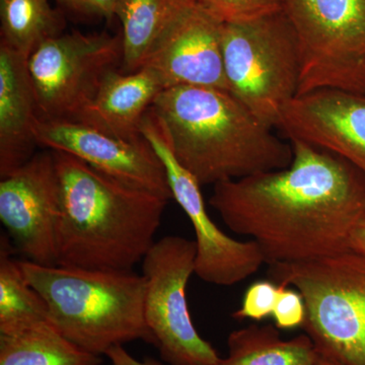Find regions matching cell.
Returning a JSON list of instances; mask_svg holds the SVG:
<instances>
[{"label":"cell","instance_id":"26","mask_svg":"<svg viewBox=\"0 0 365 365\" xmlns=\"http://www.w3.org/2000/svg\"><path fill=\"white\" fill-rule=\"evenodd\" d=\"M105 356L108 357L112 365H165L151 357H146L143 361L136 359L122 345L111 348L109 351L106 353Z\"/></svg>","mask_w":365,"mask_h":365},{"label":"cell","instance_id":"7","mask_svg":"<svg viewBox=\"0 0 365 365\" xmlns=\"http://www.w3.org/2000/svg\"><path fill=\"white\" fill-rule=\"evenodd\" d=\"M300 51L297 96L331 88L365 95V0H283Z\"/></svg>","mask_w":365,"mask_h":365},{"label":"cell","instance_id":"11","mask_svg":"<svg viewBox=\"0 0 365 365\" xmlns=\"http://www.w3.org/2000/svg\"><path fill=\"white\" fill-rule=\"evenodd\" d=\"M61 188L52 150L35 153L0 181V220L26 260L57 265Z\"/></svg>","mask_w":365,"mask_h":365},{"label":"cell","instance_id":"23","mask_svg":"<svg viewBox=\"0 0 365 365\" xmlns=\"http://www.w3.org/2000/svg\"><path fill=\"white\" fill-rule=\"evenodd\" d=\"M277 294L278 284L272 280L252 283L246 290L241 307L232 314V318L260 322L272 317Z\"/></svg>","mask_w":365,"mask_h":365},{"label":"cell","instance_id":"16","mask_svg":"<svg viewBox=\"0 0 365 365\" xmlns=\"http://www.w3.org/2000/svg\"><path fill=\"white\" fill-rule=\"evenodd\" d=\"M38 120L28 58L0 42V178L19 169L35 155Z\"/></svg>","mask_w":365,"mask_h":365},{"label":"cell","instance_id":"21","mask_svg":"<svg viewBox=\"0 0 365 365\" xmlns=\"http://www.w3.org/2000/svg\"><path fill=\"white\" fill-rule=\"evenodd\" d=\"M0 42L26 58L61 30V21L49 0H0Z\"/></svg>","mask_w":365,"mask_h":365},{"label":"cell","instance_id":"20","mask_svg":"<svg viewBox=\"0 0 365 365\" xmlns=\"http://www.w3.org/2000/svg\"><path fill=\"white\" fill-rule=\"evenodd\" d=\"M49 322L42 295L29 282L21 260L13 257L11 237H0V334L25 330Z\"/></svg>","mask_w":365,"mask_h":365},{"label":"cell","instance_id":"10","mask_svg":"<svg viewBox=\"0 0 365 365\" xmlns=\"http://www.w3.org/2000/svg\"><path fill=\"white\" fill-rule=\"evenodd\" d=\"M141 133L162 160L173 198L188 216L195 232V275L209 284L232 287L256 273L265 263L258 245L253 240L237 241L211 220L201 185L178 162L150 109L144 117Z\"/></svg>","mask_w":365,"mask_h":365},{"label":"cell","instance_id":"14","mask_svg":"<svg viewBox=\"0 0 365 365\" xmlns=\"http://www.w3.org/2000/svg\"><path fill=\"white\" fill-rule=\"evenodd\" d=\"M289 141L335 153L365 175V95L318 88L292 98L277 124Z\"/></svg>","mask_w":365,"mask_h":365},{"label":"cell","instance_id":"27","mask_svg":"<svg viewBox=\"0 0 365 365\" xmlns=\"http://www.w3.org/2000/svg\"><path fill=\"white\" fill-rule=\"evenodd\" d=\"M349 249L365 256V220L355 228L350 237Z\"/></svg>","mask_w":365,"mask_h":365},{"label":"cell","instance_id":"3","mask_svg":"<svg viewBox=\"0 0 365 365\" xmlns=\"http://www.w3.org/2000/svg\"><path fill=\"white\" fill-rule=\"evenodd\" d=\"M150 111L182 168L201 186L285 169L294 150L230 91L173 86Z\"/></svg>","mask_w":365,"mask_h":365},{"label":"cell","instance_id":"17","mask_svg":"<svg viewBox=\"0 0 365 365\" xmlns=\"http://www.w3.org/2000/svg\"><path fill=\"white\" fill-rule=\"evenodd\" d=\"M227 347V356L217 365H314L319 357L307 334L284 340L275 325L232 331Z\"/></svg>","mask_w":365,"mask_h":365},{"label":"cell","instance_id":"22","mask_svg":"<svg viewBox=\"0 0 365 365\" xmlns=\"http://www.w3.org/2000/svg\"><path fill=\"white\" fill-rule=\"evenodd\" d=\"M223 23H242L284 11L283 0H197Z\"/></svg>","mask_w":365,"mask_h":365},{"label":"cell","instance_id":"18","mask_svg":"<svg viewBox=\"0 0 365 365\" xmlns=\"http://www.w3.org/2000/svg\"><path fill=\"white\" fill-rule=\"evenodd\" d=\"M191 0H119L116 16L122 24L124 72L143 68L153 46Z\"/></svg>","mask_w":365,"mask_h":365},{"label":"cell","instance_id":"13","mask_svg":"<svg viewBox=\"0 0 365 365\" xmlns=\"http://www.w3.org/2000/svg\"><path fill=\"white\" fill-rule=\"evenodd\" d=\"M223 21L191 0L153 46L143 67L163 88L204 86L228 91L222 47Z\"/></svg>","mask_w":365,"mask_h":365},{"label":"cell","instance_id":"28","mask_svg":"<svg viewBox=\"0 0 365 365\" xmlns=\"http://www.w3.org/2000/svg\"><path fill=\"white\" fill-rule=\"evenodd\" d=\"M314 365H337V364H334V362L330 361V360L324 359V357L319 356L318 361H317V364Z\"/></svg>","mask_w":365,"mask_h":365},{"label":"cell","instance_id":"12","mask_svg":"<svg viewBox=\"0 0 365 365\" xmlns=\"http://www.w3.org/2000/svg\"><path fill=\"white\" fill-rule=\"evenodd\" d=\"M38 146L73 155L93 169L134 188L173 198L160 157L144 138L123 140L74 120H38Z\"/></svg>","mask_w":365,"mask_h":365},{"label":"cell","instance_id":"9","mask_svg":"<svg viewBox=\"0 0 365 365\" xmlns=\"http://www.w3.org/2000/svg\"><path fill=\"white\" fill-rule=\"evenodd\" d=\"M122 61V37L74 32L46 40L28 58L39 118L73 120Z\"/></svg>","mask_w":365,"mask_h":365},{"label":"cell","instance_id":"25","mask_svg":"<svg viewBox=\"0 0 365 365\" xmlns=\"http://www.w3.org/2000/svg\"><path fill=\"white\" fill-rule=\"evenodd\" d=\"M67 11L86 16H98L111 20L116 16L119 0H55Z\"/></svg>","mask_w":365,"mask_h":365},{"label":"cell","instance_id":"5","mask_svg":"<svg viewBox=\"0 0 365 365\" xmlns=\"http://www.w3.org/2000/svg\"><path fill=\"white\" fill-rule=\"evenodd\" d=\"M269 267L270 280L304 297L302 328L319 356L337 365H365V256L348 250Z\"/></svg>","mask_w":365,"mask_h":365},{"label":"cell","instance_id":"15","mask_svg":"<svg viewBox=\"0 0 365 365\" xmlns=\"http://www.w3.org/2000/svg\"><path fill=\"white\" fill-rule=\"evenodd\" d=\"M163 90L157 74L145 67L134 72L114 69L73 120L130 143L143 140L144 117Z\"/></svg>","mask_w":365,"mask_h":365},{"label":"cell","instance_id":"24","mask_svg":"<svg viewBox=\"0 0 365 365\" xmlns=\"http://www.w3.org/2000/svg\"><path fill=\"white\" fill-rule=\"evenodd\" d=\"M304 297L290 287L278 285L277 300L274 307V325L279 330H292L304 326L306 321Z\"/></svg>","mask_w":365,"mask_h":365},{"label":"cell","instance_id":"19","mask_svg":"<svg viewBox=\"0 0 365 365\" xmlns=\"http://www.w3.org/2000/svg\"><path fill=\"white\" fill-rule=\"evenodd\" d=\"M102 357L73 344L49 322L0 334V365H101Z\"/></svg>","mask_w":365,"mask_h":365},{"label":"cell","instance_id":"6","mask_svg":"<svg viewBox=\"0 0 365 365\" xmlns=\"http://www.w3.org/2000/svg\"><path fill=\"white\" fill-rule=\"evenodd\" d=\"M223 66L228 91L264 123L277 126L299 88V41L284 11L223 23Z\"/></svg>","mask_w":365,"mask_h":365},{"label":"cell","instance_id":"1","mask_svg":"<svg viewBox=\"0 0 365 365\" xmlns=\"http://www.w3.org/2000/svg\"><path fill=\"white\" fill-rule=\"evenodd\" d=\"M292 165L213 185L209 205L251 237L265 264L316 260L349 249L365 220V175L344 158L290 141Z\"/></svg>","mask_w":365,"mask_h":365},{"label":"cell","instance_id":"4","mask_svg":"<svg viewBox=\"0 0 365 365\" xmlns=\"http://www.w3.org/2000/svg\"><path fill=\"white\" fill-rule=\"evenodd\" d=\"M21 265L47 304L50 323L81 349L102 357L115 346L132 341L153 344L144 318L143 274L28 260H21Z\"/></svg>","mask_w":365,"mask_h":365},{"label":"cell","instance_id":"2","mask_svg":"<svg viewBox=\"0 0 365 365\" xmlns=\"http://www.w3.org/2000/svg\"><path fill=\"white\" fill-rule=\"evenodd\" d=\"M52 151L62 203L57 265L133 270L155 244L169 200L113 179L68 153Z\"/></svg>","mask_w":365,"mask_h":365},{"label":"cell","instance_id":"8","mask_svg":"<svg viewBox=\"0 0 365 365\" xmlns=\"http://www.w3.org/2000/svg\"><path fill=\"white\" fill-rule=\"evenodd\" d=\"M197 247L181 235H165L144 256V318L160 359L169 365H217L222 357L192 321L186 289L195 274Z\"/></svg>","mask_w":365,"mask_h":365}]
</instances>
